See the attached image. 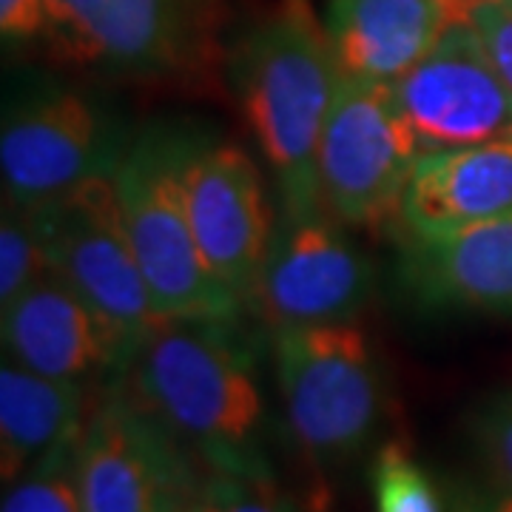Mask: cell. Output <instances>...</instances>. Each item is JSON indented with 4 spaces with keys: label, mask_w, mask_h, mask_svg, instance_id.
<instances>
[{
    "label": "cell",
    "mask_w": 512,
    "mask_h": 512,
    "mask_svg": "<svg viewBox=\"0 0 512 512\" xmlns=\"http://www.w3.org/2000/svg\"><path fill=\"white\" fill-rule=\"evenodd\" d=\"M512 214V143L421 154L399 220L410 237H441Z\"/></svg>",
    "instance_id": "2e32d148"
},
{
    "label": "cell",
    "mask_w": 512,
    "mask_h": 512,
    "mask_svg": "<svg viewBox=\"0 0 512 512\" xmlns=\"http://www.w3.org/2000/svg\"><path fill=\"white\" fill-rule=\"evenodd\" d=\"M419 157L393 83L342 77L319 143V202L330 217L342 225L399 217Z\"/></svg>",
    "instance_id": "ba28073f"
},
{
    "label": "cell",
    "mask_w": 512,
    "mask_h": 512,
    "mask_svg": "<svg viewBox=\"0 0 512 512\" xmlns=\"http://www.w3.org/2000/svg\"><path fill=\"white\" fill-rule=\"evenodd\" d=\"M205 467L120 384L94 399L74 450L83 512H168L200 490Z\"/></svg>",
    "instance_id": "52a82bcc"
},
{
    "label": "cell",
    "mask_w": 512,
    "mask_h": 512,
    "mask_svg": "<svg viewBox=\"0 0 512 512\" xmlns=\"http://www.w3.org/2000/svg\"><path fill=\"white\" fill-rule=\"evenodd\" d=\"M200 493V490H197ZM197 493L188 495V498H183V501H177L174 507L168 512H200V501H197Z\"/></svg>",
    "instance_id": "484cf974"
},
{
    "label": "cell",
    "mask_w": 512,
    "mask_h": 512,
    "mask_svg": "<svg viewBox=\"0 0 512 512\" xmlns=\"http://www.w3.org/2000/svg\"><path fill=\"white\" fill-rule=\"evenodd\" d=\"M274 373L293 444L316 470L365 456L384 419V379L353 322L274 330Z\"/></svg>",
    "instance_id": "277c9868"
},
{
    "label": "cell",
    "mask_w": 512,
    "mask_h": 512,
    "mask_svg": "<svg viewBox=\"0 0 512 512\" xmlns=\"http://www.w3.org/2000/svg\"><path fill=\"white\" fill-rule=\"evenodd\" d=\"M29 208L35 214L46 265L103 319L128 367L163 319L151 305L131 248L114 174L92 177L57 200Z\"/></svg>",
    "instance_id": "5b68a950"
},
{
    "label": "cell",
    "mask_w": 512,
    "mask_h": 512,
    "mask_svg": "<svg viewBox=\"0 0 512 512\" xmlns=\"http://www.w3.org/2000/svg\"><path fill=\"white\" fill-rule=\"evenodd\" d=\"M373 293L367 254L342 222L311 211L276 222L251 302L271 330L353 322Z\"/></svg>",
    "instance_id": "8fae6325"
},
{
    "label": "cell",
    "mask_w": 512,
    "mask_h": 512,
    "mask_svg": "<svg viewBox=\"0 0 512 512\" xmlns=\"http://www.w3.org/2000/svg\"><path fill=\"white\" fill-rule=\"evenodd\" d=\"M470 20L484 40V49L493 60V66L512 89V0L473 3Z\"/></svg>",
    "instance_id": "603a6c76"
},
{
    "label": "cell",
    "mask_w": 512,
    "mask_h": 512,
    "mask_svg": "<svg viewBox=\"0 0 512 512\" xmlns=\"http://www.w3.org/2000/svg\"><path fill=\"white\" fill-rule=\"evenodd\" d=\"M46 254L29 205L3 200L0 222V308L12 305L37 276L43 274Z\"/></svg>",
    "instance_id": "ffe728a7"
},
{
    "label": "cell",
    "mask_w": 512,
    "mask_h": 512,
    "mask_svg": "<svg viewBox=\"0 0 512 512\" xmlns=\"http://www.w3.org/2000/svg\"><path fill=\"white\" fill-rule=\"evenodd\" d=\"M128 143L89 94L40 83L18 94L3 117V197L43 205L92 177L114 174Z\"/></svg>",
    "instance_id": "9c48e42d"
},
{
    "label": "cell",
    "mask_w": 512,
    "mask_h": 512,
    "mask_svg": "<svg viewBox=\"0 0 512 512\" xmlns=\"http://www.w3.org/2000/svg\"><path fill=\"white\" fill-rule=\"evenodd\" d=\"M302 512H308V510H302Z\"/></svg>",
    "instance_id": "83f0119b"
},
{
    "label": "cell",
    "mask_w": 512,
    "mask_h": 512,
    "mask_svg": "<svg viewBox=\"0 0 512 512\" xmlns=\"http://www.w3.org/2000/svg\"><path fill=\"white\" fill-rule=\"evenodd\" d=\"M194 137L151 126L134 137L114 168L128 239L160 319H237L242 299L220 282L188 217L185 157Z\"/></svg>",
    "instance_id": "3957f363"
},
{
    "label": "cell",
    "mask_w": 512,
    "mask_h": 512,
    "mask_svg": "<svg viewBox=\"0 0 512 512\" xmlns=\"http://www.w3.org/2000/svg\"><path fill=\"white\" fill-rule=\"evenodd\" d=\"M46 0H0V32L6 40L46 35Z\"/></svg>",
    "instance_id": "d4e9b609"
},
{
    "label": "cell",
    "mask_w": 512,
    "mask_h": 512,
    "mask_svg": "<svg viewBox=\"0 0 512 512\" xmlns=\"http://www.w3.org/2000/svg\"><path fill=\"white\" fill-rule=\"evenodd\" d=\"M0 311L3 353L18 365L92 387L114 384L126 373V356L103 319L52 268Z\"/></svg>",
    "instance_id": "4fadbf2b"
},
{
    "label": "cell",
    "mask_w": 512,
    "mask_h": 512,
    "mask_svg": "<svg viewBox=\"0 0 512 512\" xmlns=\"http://www.w3.org/2000/svg\"><path fill=\"white\" fill-rule=\"evenodd\" d=\"M393 94L419 154L512 143V89L470 18L456 20Z\"/></svg>",
    "instance_id": "30bf717a"
},
{
    "label": "cell",
    "mask_w": 512,
    "mask_h": 512,
    "mask_svg": "<svg viewBox=\"0 0 512 512\" xmlns=\"http://www.w3.org/2000/svg\"><path fill=\"white\" fill-rule=\"evenodd\" d=\"M239 106L271 168L282 217L325 211L319 143L342 83L325 23L291 0L248 29L231 57Z\"/></svg>",
    "instance_id": "7a4b0ae2"
},
{
    "label": "cell",
    "mask_w": 512,
    "mask_h": 512,
    "mask_svg": "<svg viewBox=\"0 0 512 512\" xmlns=\"http://www.w3.org/2000/svg\"><path fill=\"white\" fill-rule=\"evenodd\" d=\"M103 387L35 373L12 359L0 367V476L9 487L32 464L83 433Z\"/></svg>",
    "instance_id": "e0dca14e"
},
{
    "label": "cell",
    "mask_w": 512,
    "mask_h": 512,
    "mask_svg": "<svg viewBox=\"0 0 512 512\" xmlns=\"http://www.w3.org/2000/svg\"><path fill=\"white\" fill-rule=\"evenodd\" d=\"M117 384L205 470L274 473L254 350L237 319H163Z\"/></svg>",
    "instance_id": "6da1fadb"
},
{
    "label": "cell",
    "mask_w": 512,
    "mask_h": 512,
    "mask_svg": "<svg viewBox=\"0 0 512 512\" xmlns=\"http://www.w3.org/2000/svg\"><path fill=\"white\" fill-rule=\"evenodd\" d=\"M197 501L200 512H302L274 473L205 470Z\"/></svg>",
    "instance_id": "7402d4cb"
},
{
    "label": "cell",
    "mask_w": 512,
    "mask_h": 512,
    "mask_svg": "<svg viewBox=\"0 0 512 512\" xmlns=\"http://www.w3.org/2000/svg\"><path fill=\"white\" fill-rule=\"evenodd\" d=\"M470 9L467 0H328L322 23L345 80L396 83Z\"/></svg>",
    "instance_id": "5bb4252c"
},
{
    "label": "cell",
    "mask_w": 512,
    "mask_h": 512,
    "mask_svg": "<svg viewBox=\"0 0 512 512\" xmlns=\"http://www.w3.org/2000/svg\"><path fill=\"white\" fill-rule=\"evenodd\" d=\"M399 276L424 308L512 313V214L441 237L404 234Z\"/></svg>",
    "instance_id": "9a60e30c"
},
{
    "label": "cell",
    "mask_w": 512,
    "mask_h": 512,
    "mask_svg": "<svg viewBox=\"0 0 512 512\" xmlns=\"http://www.w3.org/2000/svg\"><path fill=\"white\" fill-rule=\"evenodd\" d=\"M467 439L495 487L512 493V387L481 396L467 413Z\"/></svg>",
    "instance_id": "44dd1931"
},
{
    "label": "cell",
    "mask_w": 512,
    "mask_h": 512,
    "mask_svg": "<svg viewBox=\"0 0 512 512\" xmlns=\"http://www.w3.org/2000/svg\"><path fill=\"white\" fill-rule=\"evenodd\" d=\"M467 3H470V6H473V3H481V0H467Z\"/></svg>",
    "instance_id": "4316f807"
},
{
    "label": "cell",
    "mask_w": 512,
    "mask_h": 512,
    "mask_svg": "<svg viewBox=\"0 0 512 512\" xmlns=\"http://www.w3.org/2000/svg\"><path fill=\"white\" fill-rule=\"evenodd\" d=\"M77 439L60 444L49 456L32 464L18 481H12L3 493L0 512H83L74 481Z\"/></svg>",
    "instance_id": "d6986e66"
},
{
    "label": "cell",
    "mask_w": 512,
    "mask_h": 512,
    "mask_svg": "<svg viewBox=\"0 0 512 512\" xmlns=\"http://www.w3.org/2000/svg\"><path fill=\"white\" fill-rule=\"evenodd\" d=\"M185 200L202 259L242 305L251 302L276 225L248 151L194 140L185 157Z\"/></svg>",
    "instance_id": "7c38bea8"
},
{
    "label": "cell",
    "mask_w": 512,
    "mask_h": 512,
    "mask_svg": "<svg viewBox=\"0 0 512 512\" xmlns=\"http://www.w3.org/2000/svg\"><path fill=\"white\" fill-rule=\"evenodd\" d=\"M376 512H447V495L402 441H387L370 464Z\"/></svg>",
    "instance_id": "ac0fdd59"
},
{
    "label": "cell",
    "mask_w": 512,
    "mask_h": 512,
    "mask_svg": "<svg viewBox=\"0 0 512 512\" xmlns=\"http://www.w3.org/2000/svg\"><path fill=\"white\" fill-rule=\"evenodd\" d=\"M450 512H512V493H504L493 481L456 478L447 487Z\"/></svg>",
    "instance_id": "cb8c5ba5"
},
{
    "label": "cell",
    "mask_w": 512,
    "mask_h": 512,
    "mask_svg": "<svg viewBox=\"0 0 512 512\" xmlns=\"http://www.w3.org/2000/svg\"><path fill=\"white\" fill-rule=\"evenodd\" d=\"M46 15L60 60L120 77H185L211 52L214 0H46Z\"/></svg>",
    "instance_id": "8992f818"
}]
</instances>
